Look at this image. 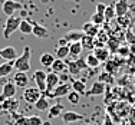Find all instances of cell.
<instances>
[{
	"label": "cell",
	"mask_w": 135,
	"mask_h": 125,
	"mask_svg": "<svg viewBox=\"0 0 135 125\" xmlns=\"http://www.w3.org/2000/svg\"><path fill=\"white\" fill-rule=\"evenodd\" d=\"M30 56H32V49L29 46H25L23 53H22L16 60H13V68L17 70V72L27 73L29 70H30Z\"/></svg>",
	"instance_id": "cell-1"
},
{
	"label": "cell",
	"mask_w": 135,
	"mask_h": 125,
	"mask_svg": "<svg viewBox=\"0 0 135 125\" xmlns=\"http://www.w3.org/2000/svg\"><path fill=\"white\" fill-rule=\"evenodd\" d=\"M20 22H22V19L19 16H10V17H7V20L4 23V27H3V37L9 39L16 30H19Z\"/></svg>",
	"instance_id": "cell-2"
},
{
	"label": "cell",
	"mask_w": 135,
	"mask_h": 125,
	"mask_svg": "<svg viewBox=\"0 0 135 125\" xmlns=\"http://www.w3.org/2000/svg\"><path fill=\"white\" fill-rule=\"evenodd\" d=\"M59 75L57 73H55V72H49L47 73V76H46V92H45V97L46 98H49V95L53 92V89L56 88L57 85H59Z\"/></svg>",
	"instance_id": "cell-3"
},
{
	"label": "cell",
	"mask_w": 135,
	"mask_h": 125,
	"mask_svg": "<svg viewBox=\"0 0 135 125\" xmlns=\"http://www.w3.org/2000/svg\"><path fill=\"white\" fill-rule=\"evenodd\" d=\"M20 9H22V4L19 2H15V0H4V2L2 3V12L7 16V17L15 16V12L20 10Z\"/></svg>",
	"instance_id": "cell-4"
},
{
	"label": "cell",
	"mask_w": 135,
	"mask_h": 125,
	"mask_svg": "<svg viewBox=\"0 0 135 125\" xmlns=\"http://www.w3.org/2000/svg\"><path fill=\"white\" fill-rule=\"evenodd\" d=\"M46 76H47V73L42 69H37L36 72L33 73V81L36 83V88L39 89L42 94L46 92Z\"/></svg>",
	"instance_id": "cell-5"
},
{
	"label": "cell",
	"mask_w": 135,
	"mask_h": 125,
	"mask_svg": "<svg viewBox=\"0 0 135 125\" xmlns=\"http://www.w3.org/2000/svg\"><path fill=\"white\" fill-rule=\"evenodd\" d=\"M16 92H17V86L13 82H6L2 88V94H0V102L6 101L9 98L16 97Z\"/></svg>",
	"instance_id": "cell-6"
},
{
	"label": "cell",
	"mask_w": 135,
	"mask_h": 125,
	"mask_svg": "<svg viewBox=\"0 0 135 125\" xmlns=\"http://www.w3.org/2000/svg\"><path fill=\"white\" fill-rule=\"evenodd\" d=\"M42 97V92L37 88H25L23 91V99L27 104H36L39 101V98Z\"/></svg>",
	"instance_id": "cell-7"
},
{
	"label": "cell",
	"mask_w": 135,
	"mask_h": 125,
	"mask_svg": "<svg viewBox=\"0 0 135 125\" xmlns=\"http://www.w3.org/2000/svg\"><path fill=\"white\" fill-rule=\"evenodd\" d=\"M0 57L6 62H13L17 59V50L15 46H6L3 49H0Z\"/></svg>",
	"instance_id": "cell-8"
},
{
	"label": "cell",
	"mask_w": 135,
	"mask_h": 125,
	"mask_svg": "<svg viewBox=\"0 0 135 125\" xmlns=\"http://www.w3.org/2000/svg\"><path fill=\"white\" fill-rule=\"evenodd\" d=\"M72 85L70 83H59L56 88L53 89V92L49 95V98H62V97H68V94L70 92Z\"/></svg>",
	"instance_id": "cell-9"
},
{
	"label": "cell",
	"mask_w": 135,
	"mask_h": 125,
	"mask_svg": "<svg viewBox=\"0 0 135 125\" xmlns=\"http://www.w3.org/2000/svg\"><path fill=\"white\" fill-rule=\"evenodd\" d=\"M83 115L82 114H78L75 111H66L62 114V119L65 121L66 124H72V122H78V121H82L83 119Z\"/></svg>",
	"instance_id": "cell-10"
},
{
	"label": "cell",
	"mask_w": 135,
	"mask_h": 125,
	"mask_svg": "<svg viewBox=\"0 0 135 125\" xmlns=\"http://www.w3.org/2000/svg\"><path fill=\"white\" fill-rule=\"evenodd\" d=\"M114 6H115L117 17H121V16L128 15V10H129V3H128V0H118Z\"/></svg>",
	"instance_id": "cell-11"
},
{
	"label": "cell",
	"mask_w": 135,
	"mask_h": 125,
	"mask_svg": "<svg viewBox=\"0 0 135 125\" xmlns=\"http://www.w3.org/2000/svg\"><path fill=\"white\" fill-rule=\"evenodd\" d=\"M13 83L17 86V88H27V85H29V76H27V73H25V72H16L15 73Z\"/></svg>",
	"instance_id": "cell-12"
},
{
	"label": "cell",
	"mask_w": 135,
	"mask_h": 125,
	"mask_svg": "<svg viewBox=\"0 0 135 125\" xmlns=\"http://www.w3.org/2000/svg\"><path fill=\"white\" fill-rule=\"evenodd\" d=\"M83 36H85V33H83L82 30H70L63 36V39H65L68 43H73V42H81L83 39Z\"/></svg>",
	"instance_id": "cell-13"
},
{
	"label": "cell",
	"mask_w": 135,
	"mask_h": 125,
	"mask_svg": "<svg viewBox=\"0 0 135 125\" xmlns=\"http://www.w3.org/2000/svg\"><path fill=\"white\" fill-rule=\"evenodd\" d=\"M104 92H105V85L102 82L96 81V82L92 83L91 89H89V91H86L85 95H88V97H95V95H102Z\"/></svg>",
	"instance_id": "cell-14"
},
{
	"label": "cell",
	"mask_w": 135,
	"mask_h": 125,
	"mask_svg": "<svg viewBox=\"0 0 135 125\" xmlns=\"http://www.w3.org/2000/svg\"><path fill=\"white\" fill-rule=\"evenodd\" d=\"M17 108H19V101L17 99H15V98H9V99H6V101H3L2 102V108L0 109H4V111H9V112H15L17 111Z\"/></svg>",
	"instance_id": "cell-15"
},
{
	"label": "cell",
	"mask_w": 135,
	"mask_h": 125,
	"mask_svg": "<svg viewBox=\"0 0 135 125\" xmlns=\"http://www.w3.org/2000/svg\"><path fill=\"white\" fill-rule=\"evenodd\" d=\"M32 35H35L37 39H46V37H49V30H47L45 26H42V25L33 23V30H32Z\"/></svg>",
	"instance_id": "cell-16"
},
{
	"label": "cell",
	"mask_w": 135,
	"mask_h": 125,
	"mask_svg": "<svg viewBox=\"0 0 135 125\" xmlns=\"http://www.w3.org/2000/svg\"><path fill=\"white\" fill-rule=\"evenodd\" d=\"M119 62H121V60H115V59L107 60V62H105V72L111 73L112 76L117 75L118 70H119V68H121V63Z\"/></svg>",
	"instance_id": "cell-17"
},
{
	"label": "cell",
	"mask_w": 135,
	"mask_h": 125,
	"mask_svg": "<svg viewBox=\"0 0 135 125\" xmlns=\"http://www.w3.org/2000/svg\"><path fill=\"white\" fill-rule=\"evenodd\" d=\"M82 32L85 33V36H91V37H96L99 32V26H95L92 22H88L82 26Z\"/></svg>",
	"instance_id": "cell-18"
},
{
	"label": "cell",
	"mask_w": 135,
	"mask_h": 125,
	"mask_svg": "<svg viewBox=\"0 0 135 125\" xmlns=\"http://www.w3.org/2000/svg\"><path fill=\"white\" fill-rule=\"evenodd\" d=\"M82 43L81 42H73V43H69V56H72L73 59H78L82 53Z\"/></svg>",
	"instance_id": "cell-19"
},
{
	"label": "cell",
	"mask_w": 135,
	"mask_h": 125,
	"mask_svg": "<svg viewBox=\"0 0 135 125\" xmlns=\"http://www.w3.org/2000/svg\"><path fill=\"white\" fill-rule=\"evenodd\" d=\"M94 55L98 57L99 62H107V60H109V55H111V52H109V49H107V47H96Z\"/></svg>",
	"instance_id": "cell-20"
},
{
	"label": "cell",
	"mask_w": 135,
	"mask_h": 125,
	"mask_svg": "<svg viewBox=\"0 0 135 125\" xmlns=\"http://www.w3.org/2000/svg\"><path fill=\"white\" fill-rule=\"evenodd\" d=\"M63 109H65V108H63V105H60V104L52 105V107L49 108V111H47V117H49V119H53V118L62 115L63 114Z\"/></svg>",
	"instance_id": "cell-21"
},
{
	"label": "cell",
	"mask_w": 135,
	"mask_h": 125,
	"mask_svg": "<svg viewBox=\"0 0 135 125\" xmlns=\"http://www.w3.org/2000/svg\"><path fill=\"white\" fill-rule=\"evenodd\" d=\"M35 108H36L37 111H40V112H45V111H49V108H50V105H49V99H47L46 97H45L43 94H42V97L39 98V101L35 104Z\"/></svg>",
	"instance_id": "cell-22"
},
{
	"label": "cell",
	"mask_w": 135,
	"mask_h": 125,
	"mask_svg": "<svg viewBox=\"0 0 135 125\" xmlns=\"http://www.w3.org/2000/svg\"><path fill=\"white\" fill-rule=\"evenodd\" d=\"M50 68H52V72H55V73L59 75V73H63L68 69V65H66L65 60H62V59H55L53 65L50 66Z\"/></svg>",
	"instance_id": "cell-23"
},
{
	"label": "cell",
	"mask_w": 135,
	"mask_h": 125,
	"mask_svg": "<svg viewBox=\"0 0 135 125\" xmlns=\"http://www.w3.org/2000/svg\"><path fill=\"white\" fill-rule=\"evenodd\" d=\"M55 59H56V57H55L52 53H43V55L40 56V65L45 66V68H50V66L53 65Z\"/></svg>",
	"instance_id": "cell-24"
},
{
	"label": "cell",
	"mask_w": 135,
	"mask_h": 125,
	"mask_svg": "<svg viewBox=\"0 0 135 125\" xmlns=\"http://www.w3.org/2000/svg\"><path fill=\"white\" fill-rule=\"evenodd\" d=\"M72 91H75V92H78L79 95H85L86 94V85H85V82L83 81H73L72 83Z\"/></svg>",
	"instance_id": "cell-25"
},
{
	"label": "cell",
	"mask_w": 135,
	"mask_h": 125,
	"mask_svg": "<svg viewBox=\"0 0 135 125\" xmlns=\"http://www.w3.org/2000/svg\"><path fill=\"white\" fill-rule=\"evenodd\" d=\"M12 70H13V62L2 63V65H0V79L9 76L12 73Z\"/></svg>",
	"instance_id": "cell-26"
},
{
	"label": "cell",
	"mask_w": 135,
	"mask_h": 125,
	"mask_svg": "<svg viewBox=\"0 0 135 125\" xmlns=\"http://www.w3.org/2000/svg\"><path fill=\"white\" fill-rule=\"evenodd\" d=\"M66 65H68V73L72 75V76H78L79 73L82 72L81 68L78 66V63H76V60H70V62H68Z\"/></svg>",
	"instance_id": "cell-27"
},
{
	"label": "cell",
	"mask_w": 135,
	"mask_h": 125,
	"mask_svg": "<svg viewBox=\"0 0 135 125\" xmlns=\"http://www.w3.org/2000/svg\"><path fill=\"white\" fill-rule=\"evenodd\" d=\"M69 56V45L68 46H57L56 47V59L65 60Z\"/></svg>",
	"instance_id": "cell-28"
},
{
	"label": "cell",
	"mask_w": 135,
	"mask_h": 125,
	"mask_svg": "<svg viewBox=\"0 0 135 125\" xmlns=\"http://www.w3.org/2000/svg\"><path fill=\"white\" fill-rule=\"evenodd\" d=\"M117 23H118V26L122 27V29H129L131 27V17L128 15H125V16H121V17H117Z\"/></svg>",
	"instance_id": "cell-29"
},
{
	"label": "cell",
	"mask_w": 135,
	"mask_h": 125,
	"mask_svg": "<svg viewBox=\"0 0 135 125\" xmlns=\"http://www.w3.org/2000/svg\"><path fill=\"white\" fill-rule=\"evenodd\" d=\"M81 43H82V47H86V49H89V50H95V37L83 36Z\"/></svg>",
	"instance_id": "cell-30"
},
{
	"label": "cell",
	"mask_w": 135,
	"mask_h": 125,
	"mask_svg": "<svg viewBox=\"0 0 135 125\" xmlns=\"http://www.w3.org/2000/svg\"><path fill=\"white\" fill-rule=\"evenodd\" d=\"M85 60H86V65H88V68H92V69H95V68H98L99 66V60H98V57H96L94 53H91V55H88L85 57Z\"/></svg>",
	"instance_id": "cell-31"
},
{
	"label": "cell",
	"mask_w": 135,
	"mask_h": 125,
	"mask_svg": "<svg viewBox=\"0 0 135 125\" xmlns=\"http://www.w3.org/2000/svg\"><path fill=\"white\" fill-rule=\"evenodd\" d=\"M19 30H20L22 33H25V35H30L32 30H33V25H32L30 22H27V20H22L20 26H19Z\"/></svg>",
	"instance_id": "cell-32"
},
{
	"label": "cell",
	"mask_w": 135,
	"mask_h": 125,
	"mask_svg": "<svg viewBox=\"0 0 135 125\" xmlns=\"http://www.w3.org/2000/svg\"><path fill=\"white\" fill-rule=\"evenodd\" d=\"M98 81H99V82H102L104 85H105V83H108V85L111 83V85H112V83L115 82V79H114V76H112L111 73H108V72H105V70H104V72H102L101 75H99Z\"/></svg>",
	"instance_id": "cell-33"
},
{
	"label": "cell",
	"mask_w": 135,
	"mask_h": 125,
	"mask_svg": "<svg viewBox=\"0 0 135 125\" xmlns=\"http://www.w3.org/2000/svg\"><path fill=\"white\" fill-rule=\"evenodd\" d=\"M104 17H105V22H111L112 19L117 17V13H115V6H107V10L104 13Z\"/></svg>",
	"instance_id": "cell-34"
},
{
	"label": "cell",
	"mask_w": 135,
	"mask_h": 125,
	"mask_svg": "<svg viewBox=\"0 0 135 125\" xmlns=\"http://www.w3.org/2000/svg\"><path fill=\"white\" fill-rule=\"evenodd\" d=\"M108 40H109V35L104 30V29H99L98 35H96V37H95V42H99V43L105 45V43H108Z\"/></svg>",
	"instance_id": "cell-35"
},
{
	"label": "cell",
	"mask_w": 135,
	"mask_h": 125,
	"mask_svg": "<svg viewBox=\"0 0 135 125\" xmlns=\"http://www.w3.org/2000/svg\"><path fill=\"white\" fill-rule=\"evenodd\" d=\"M91 22L95 25V26H102V25L105 23V17H104V15L95 13V15H92V17H91Z\"/></svg>",
	"instance_id": "cell-36"
},
{
	"label": "cell",
	"mask_w": 135,
	"mask_h": 125,
	"mask_svg": "<svg viewBox=\"0 0 135 125\" xmlns=\"http://www.w3.org/2000/svg\"><path fill=\"white\" fill-rule=\"evenodd\" d=\"M68 101H69L72 105H76V104H79V101H81V95H79L78 92H75V91H70L69 94H68Z\"/></svg>",
	"instance_id": "cell-37"
},
{
	"label": "cell",
	"mask_w": 135,
	"mask_h": 125,
	"mask_svg": "<svg viewBox=\"0 0 135 125\" xmlns=\"http://www.w3.org/2000/svg\"><path fill=\"white\" fill-rule=\"evenodd\" d=\"M29 122L30 125H43V119L37 115H32V117H29Z\"/></svg>",
	"instance_id": "cell-38"
},
{
	"label": "cell",
	"mask_w": 135,
	"mask_h": 125,
	"mask_svg": "<svg viewBox=\"0 0 135 125\" xmlns=\"http://www.w3.org/2000/svg\"><path fill=\"white\" fill-rule=\"evenodd\" d=\"M125 39H127V42L128 43H131V45H135V35L132 33V32L129 30V29H128L127 30V33H125Z\"/></svg>",
	"instance_id": "cell-39"
},
{
	"label": "cell",
	"mask_w": 135,
	"mask_h": 125,
	"mask_svg": "<svg viewBox=\"0 0 135 125\" xmlns=\"http://www.w3.org/2000/svg\"><path fill=\"white\" fill-rule=\"evenodd\" d=\"M70 79V75L69 73H66V72H63V73H59V82L60 83H68V81Z\"/></svg>",
	"instance_id": "cell-40"
},
{
	"label": "cell",
	"mask_w": 135,
	"mask_h": 125,
	"mask_svg": "<svg viewBox=\"0 0 135 125\" xmlns=\"http://www.w3.org/2000/svg\"><path fill=\"white\" fill-rule=\"evenodd\" d=\"M76 63H78V66L81 68V70H83V69H88V65H86V60L83 59V57H78V59H76Z\"/></svg>",
	"instance_id": "cell-41"
},
{
	"label": "cell",
	"mask_w": 135,
	"mask_h": 125,
	"mask_svg": "<svg viewBox=\"0 0 135 125\" xmlns=\"http://www.w3.org/2000/svg\"><path fill=\"white\" fill-rule=\"evenodd\" d=\"M105 10H107V4H105V3H98V4H96V13L104 15Z\"/></svg>",
	"instance_id": "cell-42"
},
{
	"label": "cell",
	"mask_w": 135,
	"mask_h": 125,
	"mask_svg": "<svg viewBox=\"0 0 135 125\" xmlns=\"http://www.w3.org/2000/svg\"><path fill=\"white\" fill-rule=\"evenodd\" d=\"M16 125H30V122H29V118H26V117H19L17 121H16Z\"/></svg>",
	"instance_id": "cell-43"
},
{
	"label": "cell",
	"mask_w": 135,
	"mask_h": 125,
	"mask_svg": "<svg viewBox=\"0 0 135 125\" xmlns=\"http://www.w3.org/2000/svg\"><path fill=\"white\" fill-rule=\"evenodd\" d=\"M117 53H119V55L121 56H124V57H127L128 55H129V49H128V47L127 46H125V47H122V46H119V49H118V52Z\"/></svg>",
	"instance_id": "cell-44"
},
{
	"label": "cell",
	"mask_w": 135,
	"mask_h": 125,
	"mask_svg": "<svg viewBox=\"0 0 135 125\" xmlns=\"http://www.w3.org/2000/svg\"><path fill=\"white\" fill-rule=\"evenodd\" d=\"M104 125H114V124H112V121L109 119V117H108V115L105 117V119H104Z\"/></svg>",
	"instance_id": "cell-45"
},
{
	"label": "cell",
	"mask_w": 135,
	"mask_h": 125,
	"mask_svg": "<svg viewBox=\"0 0 135 125\" xmlns=\"http://www.w3.org/2000/svg\"><path fill=\"white\" fill-rule=\"evenodd\" d=\"M129 30H131V32H132V33L135 35V23H132V25H131V27H129Z\"/></svg>",
	"instance_id": "cell-46"
},
{
	"label": "cell",
	"mask_w": 135,
	"mask_h": 125,
	"mask_svg": "<svg viewBox=\"0 0 135 125\" xmlns=\"http://www.w3.org/2000/svg\"><path fill=\"white\" fill-rule=\"evenodd\" d=\"M43 125H50V122H43Z\"/></svg>",
	"instance_id": "cell-47"
},
{
	"label": "cell",
	"mask_w": 135,
	"mask_h": 125,
	"mask_svg": "<svg viewBox=\"0 0 135 125\" xmlns=\"http://www.w3.org/2000/svg\"><path fill=\"white\" fill-rule=\"evenodd\" d=\"M85 125H91V124H88V122H86V124H85Z\"/></svg>",
	"instance_id": "cell-48"
}]
</instances>
